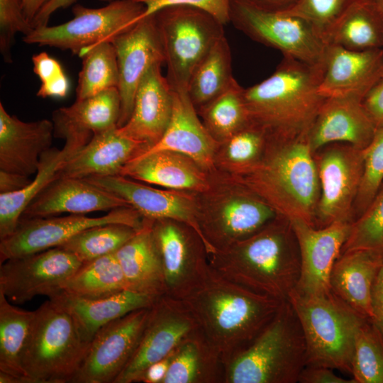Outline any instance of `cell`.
I'll return each instance as SVG.
<instances>
[{
	"label": "cell",
	"instance_id": "cell-37",
	"mask_svg": "<svg viewBox=\"0 0 383 383\" xmlns=\"http://www.w3.org/2000/svg\"><path fill=\"white\" fill-rule=\"evenodd\" d=\"M35 311L14 306L0 292V372L30 383L21 365V356Z\"/></svg>",
	"mask_w": 383,
	"mask_h": 383
},
{
	"label": "cell",
	"instance_id": "cell-38",
	"mask_svg": "<svg viewBox=\"0 0 383 383\" xmlns=\"http://www.w3.org/2000/svg\"><path fill=\"white\" fill-rule=\"evenodd\" d=\"M62 292L84 298H100L128 289L115 254L83 262L63 284Z\"/></svg>",
	"mask_w": 383,
	"mask_h": 383
},
{
	"label": "cell",
	"instance_id": "cell-48",
	"mask_svg": "<svg viewBox=\"0 0 383 383\" xmlns=\"http://www.w3.org/2000/svg\"><path fill=\"white\" fill-rule=\"evenodd\" d=\"M33 72L41 84L36 95L41 98H65L70 90V82L61 64L46 52L32 56Z\"/></svg>",
	"mask_w": 383,
	"mask_h": 383
},
{
	"label": "cell",
	"instance_id": "cell-27",
	"mask_svg": "<svg viewBox=\"0 0 383 383\" xmlns=\"http://www.w3.org/2000/svg\"><path fill=\"white\" fill-rule=\"evenodd\" d=\"M148 150L147 145L123 135L114 126L94 134L67 160L58 177L120 175L129 161Z\"/></svg>",
	"mask_w": 383,
	"mask_h": 383
},
{
	"label": "cell",
	"instance_id": "cell-41",
	"mask_svg": "<svg viewBox=\"0 0 383 383\" xmlns=\"http://www.w3.org/2000/svg\"><path fill=\"white\" fill-rule=\"evenodd\" d=\"M268 131L251 122L219 143L214 157L216 170L232 174L256 162L265 148Z\"/></svg>",
	"mask_w": 383,
	"mask_h": 383
},
{
	"label": "cell",
	"instance_id": "cell-14",
	"mask_svg": "<svg viewBox=\"0 0 383 383\" xmlns=\"http://www.w3.org/2000/svg\"><path fill=\"white\" fill-rule=\"evenodd\" d=\"M198 331L194 317L182 300L160 296L150 308L135 351L113 383L140 382L150 365L172 354Z\"/></svg>",
	"mask_w": 383,
	"mask_h": 383
},
{
	"label": "cell",
	"instance_id": "cell-54",
	"mask_svg": "<svg viewBox=\"0 0 383 383\" xmlns=\"http://www.w3.org/2000/svg\"><path fill=\"white\" fill-rule=\"evenodd\" d=\"M174 351L167 357L152 364L145 371L140 382L163 383Z\"/></svg>",
	"mask_w": 383,
	"mask_h": 383
},
{
	"label": "cell",
	"instance_id": "cell-23",
	"mask_svg": "<svg viewBox=\"0 0 383 383\" xmlns=\"http://www.w3.org/2000/svg\"><path fill=\"white\" fill-rule=\"evenodd\" d=\"M121 207L131 206L123 199L85 179L58 177L30 203L21 218L49 217L63 213L86 215Z\"/></svg>",
	"mask_w": 383,
	"mask_h": 383
},
{
	"label": "cell",
	"instance_id": "cell-47",
	"mask_svg": "<svg viewBox=\"0 0 383 383\" xmlns=\"http://www.w3.org/2000/svg\"><path fill=\"white\" fill-rule=\"evenodd\" d=\"M34 28L26 18L23 0H0V52L3 60L11 63V48L15 36H26Z\"/></svg>",
	"mask_w": 383,
	"mask_h": 383
},
{
	"label": "cell",
	"instance_id": "cell-6",
	"mask_svg": "<svg viewBox=\"0 0 383 383\" xmlns=\"http://www.w3.org/2000/svg\"><path fill=\"white\" fill-rule=\"evenodd\" d=\"M90 342L69 310L50 298L35 311L21 356L30 383L72 382Z\"/></svg>",
	"mask_w": 383,
	"mask_h": 383
},
{
	"label": "cell",
	"instance_id": "cell-19",
	"mask_svg": "<svg viewBox=\"0 0 383 383\" xmlns=\"http://www.w3.org/2000/svg\"><path fill=\"white\" fill-rule=\"evenodd\" d=\"M289 223L300 255V276L295 289L306 294L329 292L331 272L347 240L351 223L337 221L321 228L301 220Z\"/></svg>",
	"mask_w": 383,
	"mask_h": 383
},
{
	"label": "cell",
	"instance_id": "cell-30",
	"mask_svg": "<svg viewBox=\"0 0 383 383\" xmlns=\"http://www.w3.org/2000/svg\"><path fill=\"white\" fill-rule=\"evenodd\" d=\"M120 113L117 88L76 100L71 106L53 111L54 135L86 145L94 134L117 126Z\"/></svg>",
	"mask_w": 383,
	"mask_h": 383
},
{
	"label": "cell",
	"instance_id": "cell-10",
	"mask_svg": "<svg viewBox=\"0 0 383 383\" xmlns=\"http://www.w3.org/2000/svg\"><path fill=\"white\" fill-rule=\"evenodd\" d=\"M145 7L134 0H113L102 7L75 4L73 18L56 26L34 28L23 36L26 44L50 46L79 52L91 45L116 36L133 27L141 18Z\"/></svg>",
	"mask_w": 383,
	"mask_h": 383
},
{
	"label": "cell",
	"instance_id": "cell-57",
	"mask_svg": "<svg viewBox=\"0 0 383 383\" xmlns=\"http://www.w3.org/2000/svg\"><path fill=\"white\" fill-rule=\"evenodd\" d=\"M50 0H23L24 13L31 23L39 11Z\"/></svg>",
	"mask_w": 383,
	"mask_h": 383
},
{
	"label": "cell",
	"instance_id": "cell-42",
	"mask_svg": "<svg viewBox=\"0 0 383 383\" xmlns=\"http://www.w3.org/2000/svg\"><path fill=\"white\" fill-rule=\"evenodd\" d=\"M138 229L122 223L94 226L82 231L59 248L72 252L83 263L115 253Z\"/></svg>",
	"mask_w": 383,
	"mask_h": 383
},
{
	"label": "cell",
	"instance_id": "cell-17",
	"mask_svg": "<svg viewBox=\"0 0 383 383\" xmlns=\"http://www.w3.org/2000/svg\"><path fill=\"white\" fill-rule=\"evenodd\" d=\"M316 165L321 188L316 223L321 227L337 221L352 223L363 171V149L349 144L330 148Z\"/></svg>",
	"mask_w": 383,
	"mask_h": 383
},
{
	"label": "cell",
	"instance_id": "cell-8",
	"mask_svg": "<svg viewBox=\"0 0 383 383\" xmlns=\"http://www.w3.org/2000/svg\"><path fill=\"white\" fill-rule=\"evenodd\" d=\"M210 186L197 193V221L208 255L256 233L277 214L228 176L211 172Z\"/></svg>",
	"mask_w": 383,
	"mask_h": 383
},
{
	"label": "cell",
	"instance_id": "cell-32",
	"mask_svg": "<svg viewBox=\"0 0 383 383\" xmlns=\"http://www.w3.org/2000/svg\"><path fill=\"white\" fill-rule=\"evenodd\" d=\"M152 219L142 226L114 254L127 289L154 296L165 294L162 266L152 233Z\"/></svg>",
	"mask_w": 383,
	"mask_h": 383
},
{
	"label": "cell",
	"instance_id": "cell-2",
	"mask_svg": "<svg viewBox=\"0 0 383 383\" xmlns=\"http://www.w3.org/2000/svg\"><path fill=\"white\" fill-rule=\"evenodd\" d=\"M223 278L258 294L287 300L300 276V255L291 224L277 216L260 230L209 255Z\"/></svg>",
	"mask_w": 383,
	"mask_h": 383
},
{
	"label": "cell",
	"instance_id": "cell-4",
	"mask_svg": "<svg viewBox=\"0 0 383 383\" xmlns=\"http://www.w3.org/2000/svg\"><path fill=\"white\" fill-rule=\"evenodd\" d=\"M323 63L283 57L267 79L244 88L251 122L284 138L309 133L325 99L318 92Z\"/></svg>",
	"mask_w": 383,
	"mask_h": 383
},
{
	"label": "cell",
	"instance_id": "cell-12",
	"mask_svg": "<svg viewBox=\"0 0 383 383\" xmlns=\"http://www.w3.org/2000/svg\"><path fill=\"white\" fill-rule=\"evenodd\" d=\"M152 233L162 266L165 294L182 300L209 275L206 246L194 229L174 220H153Z\"/></svg>",
	"mask_w": 383,
	"mask_h": 383
},
{
	"label": "cell",
	"instance_id": "cell-43",
	"mask_svg": "<svg viewBox=\"0 0 383 383\" xmlns=\"http://www.w3.org/2000/svg\"><path fill=\"white\" fill-rule=\"evenodd\" d=\"M351 374L356 383H383V336L370 319L355 338Z\"/></svg>",
	"mask_w": 383,
	"mask_h": 383
},
{
	"label": "cell",
	"instance_id": "cell-53",
	"mask_svg": "<svg viewBox=\"0 0 383 383\" xmlns=\"http://www.w3.org/2000/svg\"><path fill=\"white\" fill-rule=\"evenodd\" d=\"M77 0H50L37 13L33 20L31 25L35 28L43 27L48 25L51 16L57 10L66 9Z\"/></svg>",
	"mask_w": 383,
	"mask_h": 383
},
{
	"label": "cell",
	"instance_id": "cell-16",
	"mask_svg": "<svg viewBox=\"0 0 383 383\" xmlns=\"http://www.w3.org/2000/svg\"><path fill=\"white\" fill-rule=\"evenodd\" d=\"M150 308L132 311L99 328L71 383H113L138 345Z\"/></svg>",
	"mask_w": 383,
	"mask_h": 383
},
{
	"label": "cell",
	"instance_id": "cell-50",
	"mask_svg": "<svg viewBox=\"0 0 383 383\" xmlns=\"http://www.w3.org/2000/svg\"><path fill=\"white\" fill-rule=\"evenodd\" d=\"M298 382L300 383H356L352 379H347L336 375L333 369L322 367L306 365L301 372Z\"/></svg>",
	"mask_w": 383,
	"mask_h": 383
},
{
	"label": "cell",
	"instance_id": "cell-39",
	"mask_svg": "<svg viewBox=\"0 0 383 383\" xmlns=\"http://www.w3.org/2000/svg\"><path fill=\"white\" fill-rule=\"evenodd\" d=\"M197 112L206 130L218 143L250 123L244 101V88L235 79L223 93Z\"/></svg>",
	"mask_w": 383,
	"mask_h": 383
},
{
	"label": "cell",
	"instance_id": "cell-3",
	"mask_svg": "<svg viewBox=\"0 0 383 383\" xmlns=\"http://www.w3.org/2000/svg\"><path fill=\"white\" fill-rule=\"evenodd\" d=\"M182 301L223 363L252 343L284 301L248 290L211 268L205 282Z\"/></svg>",
	"mask_w": 383,
	"mask_h": 383
},
{
	"label": "cell",
	"instance_id": "cell-46",
	"mask_svg": "<svg viewBox=\"0 0 383 383\" xmlns=\"http://www.w3.org/2000/svg\"><path fill=\"white\" fill-rule=\"evenodd\" d=\"M361 0H299L291 9L284 11L306 21L327 45L330 32L353 4Z\"/></svg>",
	"mask_w": 383,
	"mask_h": 383
},
{
	"label": "cell",
	"instance_id": "cell-51",
	"mask_svg": "<svg viewBox=\"0 0 383 383\" xmlns=\"http://www.w3.org/2000/svg\"><path fill=\"white\" fill-rule=\"evenodd\" d=\"M362 104L376 128H383V77L367 93Z\"/></svg>",
	"mask_w": 383,
	"mask_h": 383
},
{
	"label": "cell",
	"instance_id": "cell-11",
	"mask_svg": "<svg viewBox=\"0 0 383 383\" xmlns=\"http://www.w3.org/2000/svg\"><path fill=\"white\" fill-rule=\"evenodd\" d=\"M230 23L252 40L311 64L323 63L327 45L304 19L231 0Z\"/></svg>",
	"mask_w": 383,
	"mask_h": 383
},
{
	"label": "cell",
	"instance_id": "cell-45",
	"mask_svg": "<svg viewBox=\"0 0 383 383\" xmlns=\"http://www.w3.org/2000/svg\"><path fill=\"white\" fill-rule=\"evenodd\" d=\"M382 184L383 128H379L370 143L363 149V171L355 201L358 216L370 204Z\"/></svg>",
	"mask_w": 383,
	"mask_h": 383
},
{
	"label": "cell",
	"instance_id": "cell-26",
	"mask_svg": "<svg viewBox=\"0 0 383 383\" xmlns=\"http://www.w3.org/2000/svg\"><path fill=\"white\" fill-rule=\"evenodd\" d=\"M219 143L205 128L187 91L173 90L172 111L167 129L160 140L143 153L157 150L182 153L211 173L216 171L214 157Z\"/></svg>",
	"mask_w": 383,
	"mask_h": 383
},
{
	"label": "cell",
	"instance_id": "cell-36",
	"mask_svg": "<svg viewBox=\"0 0 383 383\" xmlns=\"http://www.w3.org/2000/svg\"><path fill=\"white\" fill-rule=\"evenodd\" d=\"M234 79L231 50L223 35L211 48L189 79L187 92L196 111L223 93Z\"/></svg>",
	"mask_w": 383,
	"mask_h": 383
},
{
	"label": "cell",
	"instance_id": "cell-28",
	"mask_svg": "<svg viewBox=\"0 0 383 383\" xmlns=\"http://www.w3.org/2000/svg\"><path fill=\"white\" fill-rule=\"evenodd\" d=\"M165 189L201 192L210 186L211 174L192 158L177 152L157 150L129 161L121 174Z\"/></svg>",
	"mask_w": 383,
	"mask_h": 383
},
{
	"label": "cell",
	"instance_id": "cell-13",
	"mask_svg": "<svg viewBox=\"0 0 383 383\" xmlns=\"http://www.w3.org/2000/svg\"><path fill=\"white\" fill-rule=\"evenodd\" d=\"M143 217L131 207H121L99 217L69 214L62 217L21 218L14 232L0 240V262L59 247L87 228L122 223L135 228Z\"/></svg>",
	"mask_w": 383,
	"mask_h": 383
},
{
	"label": "cell",
	"instance_id": "cell-20",
	"mask_svg": "<svg viewBox=\"0 0 383 383\" xmlns=\"http://www.w3.org/2000/svg\"><path fill=\"white\" fill-rule=\"evenodd\" d=\"M85 179L123 199L143 218L170 219L188 225L196 231L206 246L197 221V193L157 189L122 175Z\"/></svg>",
	"mask_w": 383,
	"mask_h": 383
},
{
	"label": "cell",
	"instance_id": "cell-22",
	"mask_svg": "<svg viewBox=\"0 0 383 383\" xmlns=\"http://www.w3.org/2000/svg\"><path fill=\"white\" fill-rule=\"evenodd\" d=\"M162 65L157 62L148 68L138 87L130 118L118 127L121 134L148 149L163 135L172 111L173 90L162 74Z\"/></svg>",
	"mask_w": 383,
	"mask_h": 383
},
{
	"label": "cell",
	"instance_id": "cell-52",
	"mask_svg": "<svg viewBox=\"0 0 383 383\" xmlns=\"http://www.w3.org/2000/svg\"><path fill=\"white\" fill-rule=\"evenodd\" d=\"M372 321L383 336V265L374 280L372 290Z\"/></svg>",
	"mask_w": 383,
	"mask_h": 383
},
{
	"label": "cell",
	"instance_id": "cell-25",
	"mask_svg": "<svg viewBox=\"0 0 383 383\" xmlns=\"http://www.w3.org/2000/svg\"><path fill=\"white\" fill-rule=\"evenodd\" d=\"M376 131L362 101L353 98H326L309 130V143L313 152L335 142H345L364 149Z\"/></svg>",
	"mask_w": 383,
	"mask_h": 383
},
{
	"label": "cell",
	"instance_id": "cell-59",
	"mask_svg": "<svg viewBox=\"0 0 383 383\" xmlns=\"http://www.w3.org/2000/svg\"><path fill=\"white\" fill-rule=\"evenodd\" d=\"M99 1H105V2H110V1H113V0H99Z\"/></svg>",
	"mask_w": 383,
	"mask_h": 383
},
{
	"label": "cell",
	"instance_id": "cell-44",
	"mask_svg": "<svg viewBox=\"0 0 383 383\" xmlns=\"http://www.w3.org/2000/svg\"><path fill=\"white\" fill-rule=\"evenodd\" d=\"M357 249H383V184L367 208L351 223L340 254Z\"/></svg>",
	"mask_w": 383,
	"mask_h": 383
},
{
	"label": "cell",
	"instance_id": "cell-15",
	"mask_svg": "<svg viewBox=\"0 0 383 383\" xmlns=\"http://www.w3.org/2000/svg\"><path fill=\"white\" fill-rule=\"evenodd\" d=\"M82 264L59 247L6 260L0 266V292L15 304L39 295L51 298L62 291L63 284Z\"/></svg>",
	"mask_w": 383,
	"mask_h": 383
},
{
	"label": "cell",
	"instance_id": "cell-58",
	"mask_svg": "<svg viewBox=\"0 0 383 383\" xmlns=\"http://www.w3.org/2000/svg\"><path fill=\"white\" fill-rule=\"evenodd\" d=\"M379 3H380V5L383 9V0H379Z\"/></svg>",
	"mask_w": 383,
	"mask_h": 383
},
{
	"label": "cell",
	"instance_id": "cell-56",
	"mask_svg": "<svg viewBox=\"0 0 383 383\" xmlns=\"http://www.w3.org/2000/svg\"><path fill=\"white\" fill-rule=\"evenodd\" d=\"M264 10L284 12L293 8L299 0H244Z\"/></svg>",
	"mask_w": 383,
	"mask_h": 383
},
{
	"label": "cell",
	"instance_id": "cell-34",
	"mask_svg": "<svg viewBox=\"0 0 383 383\" xmlns=\"http://www.w3.org/2000/svg\"><path fill=\"white\" fill-rule=\"evenodd\" d=\"M224 363L199 329L174 350L163 383H224Z\"/></svg>",
	"mask_w": 383,
	"mask_h": 383
},
{
	"label": "cell",
	"instance_id": "cell-21",
	"mask_svg": "<svg viewBox=\"0 0 383 383\" xmlns=\"http://www.w3.org/2000/svg\"><path fill=\"white\" fill-rule=\"evenodd\" d=\"M382 77L383 48L357 51L328 44L318 92L324 98L362 101Z\"/></svg>",
	"mask_w": 383,
	"mask_h": 383
},
{
	"label": "cell",
	"instance_id": "cell-33",
	"mask_svg": "<svg viewBox=\"0 0 383 383\" xmlns=\"http://www.w3.org/2000/svg\"><path fill=\"white\" fill-rule=\"evenodd\" d=\"M83 146L65 140L62 148H51L40 157L34 179L23 189L0 194V240L11 235L30 203L50 183L58 178L67 160Z\"/></svg>",
	"mask_w": 383,
	"mask_h": 383
},
{
	"label": "cell",
	"instance_id": "cell-24",
	"mask_svg": "<svg viewBox=\"0 0 383 383\" xmlns=\"http://www.w3.org/2000/svg\"><path fill=\"white\" fill-rule=\"evenodd\" d=\"M54 136L52 121H23L0 102V170L28 177L35 174Z\"/></svg>",
	"mask_w": 383,
	"mask_h": 383
},
{
	"label": "cell",
	"instance_id": "cell-49",
	"mask_svg": "<svg viewBox=\"0 0 383 383\" xmlns=\"http://www.w3.org/2000/svg\"><path fill=\"white\" fill-rule=\"evenodd\" d=\"M145 7L141 18L169 6H189L208 13L224 26L230 23L231 0H134Z\"/></svg>",
	"mask_w": 383,
	"mask_h": 383
},
{
	"label": "cell",
	"instance_id": "cell-7",
	"mask_svg": "<svg viewBox=\"0 0 383 383\" xmlns=\"http://www.w3.org/2000/svg\"><path fill=\"white\" fill-rule=\"evenodd\" d=\"M288 301L300 322L306 345V365L351 374L355 338L368 318L331 290L306 294L293 289Z\"/></svg>",
	"mask_w": 383,
	"mask_h": 383
},
{
	"label": "cell",
	"instance_id": "cell-1",
	"mask_svg": "<svg viewBox=\"0 0 383 383\" xmlns=\"http://www.w3.org/2000/svg\"><path fill=\"white\" fill-rule=\"evenodd\" d=\"M312 154L309 133L284 138L268 131L260 158L226 175L256 194L277 216L315 226L321 188Z\"/></svg>",
	"mask_w": 383,
	"mask_h": 383
},
{
	"label": "cell",
	"instance_id": "cell-55",
	"mask_svg": "<svg viewBox=\"0 0 383 383\" xmlns=\"http://www.w3.org/2000/svg\"><path fill=\"white\" fill-rule=\"evenodd\" d=\"M30 181L28 177L0 170V194L19 191Z\"/></svg>",
	"mask_w": 383,
	"mask_h": 383
},
{
	"label": "cell",
	"instance_id": "cell-9",
	"mask_svg": "<svg viewBox=\"0 0 383 383\" xmlns=\"http://www.w3.org/2000/svg\"><path fill=\"white\" fill-rule=\"evenodd\" d=\"M155 14L166 78L175 91H187L191 76L213 44L225 35L224 25L200 9L169 6Z\"/></svg>",
	"mask_w": 383,
	"mask_h": 383
},
{
	"label": "cell",
	"instance_id": "cell-31",
	"mask_svg": "<svg viewBox=\"0 0 383 383\" xmlns=\"http://www.w3.org/2000/svg\"><path fill=\"white\" fill-rule=\"evenodd\" d=\"M159 296L126 289L94 299L62 291L51 298L58 300L69 310L84 338L91 341L97 331L106 323L132 311L150 308Z\"/></svg>",
	"mask_w": 383,
	"mask_h": 383
},
{
	"label": "cell",
	"instance_id": "cell-5",
	"mask_svg": "<svg viewBox=\"0 0 383 383\" xmlns=\"http://www.w3.org/2000/svg\"><path fill=\"white\" fill-rule=\"evenodd\" d=\"M306 365V345L290 302L245 349L224 363V383H296Z\"/></svg>",
	"mask_w": 383,
	"mask_h": 383
},
{
	"label": "cell",
	"instance_id": "cell-40",
	"mask_svg": "<svg viewBox=\"0 0 383 383\" xmlns=\"http://www.w3.org/2000/svg\"><path fill=\"white\" fill-rule=\"evenodd\" d=\"M82 59L76 88V100H82L108 89L118 87L117 57L110 40L82 50Z\"/></svg>",
	"mask_w": 383,
	"mask_h": 383
},
{
	"label": "cell",
	"instance_id": "cell-29",
	"mask_svg": "<svg viewBox=\"0 0 383 383\" xmlns=\"http://www.w3.org/2000/svg\"><path fill=\"white\" fill-rule=\"evenodd\" d=\"M382 265L383 249H357L341 253L331 272V290L372 320V290Z\"/></svg>",
	"mask_w": 383,
	"mask_h": 383
},
{
	"label": "cell",
	"instance_id": "cell-35",
	"mask_svg": "<svg viewBox=\"0 0 383 383\" xmlns=\"http://www.w3.org/2000/svg\"><path fill=\"white\" fill-rule=\"evenodd\" d=\"M328 44L357 51L383 48V9L379 0H361L350 6L332 28Z\"/></svg>",
	"mask_w": 383,
	"mask_h": 383
},
{
	"label": "cell",
	"instance_id": "cell-18",
	"mask_svg": "<svg viewBox=\"0 0 383 383\" xmlns=\"http://www.w3.org/2000/svg\"><path fill=\"white\" fill-rule=\"evenodd\" d=\"M111 42L116 50L119 74V128L131 116L135 93L143 77L153 64H164L165 55L155 14L140 19Z\"/></svg>",
	"mask_w": 383,
	"mask_h": 383
}]
</instances>
